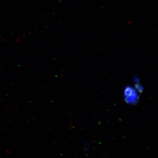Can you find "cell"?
<instances>
[{
  "instance_id": "cell-1",
  "label": "cell",
  "mask_w": 158,
  "mask_h": 158,
  "mask_svg": "<svg viewBox=\"0 0 158 158\" xmlns=\"http://www.w3.org/2000/svg\"><path fill=\"white\" fill-rule=\"evenodd\" d=\"M124 95L126 102L130 104H135L139 99L138 90L130 86L125 89Z\"/></svg>"
}]
</instances>
